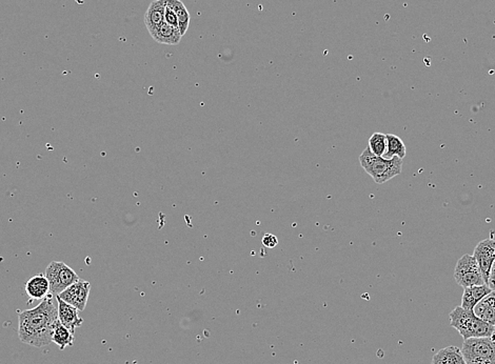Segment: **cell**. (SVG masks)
Returning <instances> with one entry per match:
<instances>
[{
  "mask_svg": "<svg viewBox=\"0 0 495 364\" xmlns=\"http://www.w3.org/2000/svg\"><path fill=\"white\" fill-rule=\"evenodd\" d=\"M51 295L44 298L37 307L21 312L18 315V335L21 343L35 347H46L53 343L54 327L59 319L57 307L54 305Z\"/></svg>",
  "mask_w": 495,
  "mask_h": 364,
  "instance_id": "cell-1",
  "label": "cell"
},
{
  "mask_svg": "<svg viewBox=\"0 0 495 364\" xmlns=\"http://www.w3.org/2000/svg\"><path fill=\"white\" fill-rule=\"evenodd\" d=\"M359 164L378 184L388 182L398 176L402 171V159L398 157L385 159L384 157L375 156L368 146L359 156Z\"/></svg>",
  "mask_w": 495,
  "mask_h": 364,
  "instance_id": "cell-2",
  "label": "cell"
},
{
  "mask_svg": "<svg viewBox=\"0 0 495 364\" xmlns=\"http://www.w3.org/2000/svg\"><path fill=\"white\" fill-rule=\"evenodd\" d=\"M450 325L460 334L464 340L469 338L491 337L495 327L485 323L471 309L456 307L449 314Z\"/></svg>",
  "mask_w": 495,
  "mask_h": 364,
  "instance_id": "cell-3",
  "label": "cell"
},
{
  "mask_svg": "<svg viewBox=\"0 0 495 364\" xmlns=\"http://www.w3.org/2000/svg\"><path fill=\"white\" fill-rule=\"evenodd\" d=\"M495 335L491 337L469 338L462 347L467 364H495Z\"/></svg>",
  "mask_w": 495,
  "mask_h": 364,
  "instance_id": "cell-4",
  "label": "cell"
},
{
  "mask_svg": "<svg viewBox=\"0 0 495 364\" xmlns=\"http://www.w3.org/2000/svg\"><path fill=\"white\" fill-rule=\"evenodd\" d=\"M44 276L47 277L50 283V291L52 295H59L70 285L77 282L80 277L73 269L62 261H53L48 265Z\"/></svg>",
  "mask_w": 495,
  "mask_h": 364,
  "instance_id": "cell-5",
  "label": "cell"
},
{
  "mask_svg": "<svg viewBox=\"0 0 495 364\" xmlns=\"http://www.w3.org/2000/svg\"><path fill=\"white\" fill-rule=\"evenodd\" d=\"M454 278L456 283L464 289L474 285H486L474 255L466 254L458 259L454 269Z\"/></svg>",
  "mask_w": 495,
  "mask_h": 364,
  "instance_id": "cell-6",
  "label": "cell"
},
{
  "mask_svg": "<svg viewBox=\"0 0 495 364\" xmlns=\"http://www.w3.org/2000/svg\"><path fill=\"white\" fill-rule=\"evenodd\" d=\"M91 291V283L88 281L78 280L77 282L70 285L68 289L57 295L64 303H69L72 307L82 312L86 309L88 296Z\"/></svg>",
  "mask_w": 495,
  "mask_h": 364,
  "instance_id": "cell-7",
  "label": "cell"
},
{
  "mask_svg": "<svg viewBox=\"0 0 495 364\" xmlns=\"http://www.w3.org/2000/svg\"><path fill=\"white\" fill-rule=\"evenodd\" d=\"M474 257L482 271L485 283L488 282L489 275L495 261V240L485 239L474 249Z\"/></svg>",
  "mask_w": 495,
  "mask_h": 364,
  "instance_id": "cell-8",
  "label": "cell"
},
{
  "mask_svg": "<svg viewBox=\"0 0 495 364\" xmlns=\"http://www.w3.org/2000/svg\"><path fill=\"white\" fill-rule=\"evenodd\" d=\"M56 298H57L58 319H59L60 323L69 329L72 334L75 333V329L82 327L84 323V319L80 318V314H78L80 311L70 305L69 303H64L58 296H56Z\"/></svg>",
  "mask_w": 495,
  "mask_h": 364,
  "instance_id": "cell-9",
  "label": "cell"
},
{
  "mask_svg": "<svg viewBox=\"0 0 495 364\" xmlns=\"http://www.w3.org/2000/svg\"><path fill=\"white\" fill-rule=\"evenodd\" d=\"M166 8V0H154L150 3L144 14V25L149 33L152 34L164 23Z\"/></svg>",
  "mask_w": 495,
  "mask_h": 364,
  "instance_id": "cell-10",
  "label": "cell"
},
{
  "mask_svg": "<svg viewBox=\"0 0 495 364\" xmlns=\"http://www.w3.org/2000/svg\"><path fill=\"white\" fill-rule=\"evenodd\" d=\"M26 291L30 298L34 300H44L48 296L51 295L49 280L44 275H36L26 283Z\"/></svg>",
  "mask_w": 495,
  "mask_h": 364,
  "instance_id": "cell-11",
  "label": "cell"
},
{
  "mask_svg": "<svg viewBox=\"0 0 495 364\" xmlns=\"http://www.w3.org/2000/svg\"><path fill=\"white\" fill-rule=\"evenodd\" d=\"M491 291H492V289L488 287V285H474V287H466L464 294H463L462 305L460 307L474 311L476 305Z\"/></svg>",
  "mask_w": 495,
  "mask_h": 364,
  "instance_id": "cell-12",
  "label": "cell"
},
{
  "mask_svg": "<svg viewBox=\"0 0 495 364\" xmlns=\"http://www.w3.org/2000/svg\"><path fill=\"white\" fill-rule=\"evenodd\" d=\"M474 314L485 323L495 327V291L483 298L474 309Z\"/></svg>",
  "mask_w": 495,
  "mask_h": 364,
  "instance_id": "cell-13",
  "label": "cell"
},
{
  "mask_svg": "<svg viewBox=\"0 0 495 364\" xmlns=\"http://www.w3.org/2000/svg\"><path fill=\"white\" fill-rule=\"evenodd\" d=\"M150 35L158 44H168V46H177L183 38L179 29L168 25L167 22H164L156 31L153 32Z\"/></svg>",
  "mask_w": 495,
  "mask_h": 364,
  "instance_id": "cell-14",
  "label": "cell"
},
{
  "mask_svg": "<svg viewBox=\"0 0 495 364\" xmlns=\"http://www.w3.org/2000/svg\"><path fill=\"white\" fill-rule=\"evenodd\" d=\"M431 364H467L462 349L456 347H447L433 356Z\"/></svg>",
  "mask_w": 495,
  "mask_h": 364,
  "instance_id": "cell-15",
  "label": "cell"
},
{
  "mask_svg": "<svg viewBox=\"0 0 495 364\" xmlns=\"http://www.w3.org/2000/svg\"><path fill=\"white\" fill-rule=\"evenodd\" d=\"M167 6L176 14L178 18V28L180 35H186L190 25V13L182 0H166Z\"/></svg>",
  "mask_w": 495,
  "mask_h": 364,
  "instance_id": "cell-16",
  "label": "cell"
},
{
  "mask_svg": "<svg viewBox=\"0 0 495 364\" xmlns=\"http://www.w3.org/2000/svg\"><path fill=\"white\" fill-rule=\"evenodd\" d=\"M386 137H387V149L382 157L385 159H392L393 157L404 159L407 153L404 142L393 134H386Z\"/></svg>",
  "mask_w": 495,
  "mask_h": 364,
  "instance_id": "cell-17",
  "label": "cell"
},
{
  "mask_svg": "<svg viewBox=\"0 0 495 364\" xmlns=\"http://www.w3.org/2000/svg\"><path fill=\"white\" fill-rule=\"evenodd\" d=\"M52 341H53L56 345H58L59 349L62 351V349H66V347L73 345L74 334H72L69 329H66V327L62 325L60 321L58 320L57 323H56L55 327H54Z\"/></svg>",
  "mask_w": 495,
  "mask_h": 364,
  "instance_id": "cell-18",
  "label": "cell"
},
{
  "mask_svg": "<svg viewBox=\"0 0 495 364\" xmlns=\"http://www.w3.org/2000/svg\"><path fill=\"white\" fill-rule=\"evenodd\" d=\"M368 148L375 156L382 157L387 149V137L382 133H374L368 142Z\"/></svg>",
  "mask_w": 495,
  "mask_h": 364,
  "instance_id": "cell-19",
  "label": "cell"
},
{
  "mask_svg": "<svg viewBox=\"0 0 495 364\" xmlns=\"http://www.w3.org/2000/svg\"><path fill=\"white\" fill-rule=\"evenodd\" d=\"M165 22H167L168 25L172 26V27L178 28V18H177L176 14L167 6L166 13H165Z\"/></svg>",
  "mask_w": 495,
  "mask_h": 364,
  "instance_id": "cell-20",
  "label": "cell"
},
{
  "mask_svg": "<svg viewBox=\"0 0 495 364\" xmlns=\"http://www.w3.org/2000/svg\"><path fill=\"white\" fill-rule=\"evenodd\" d=\"M261 242H263V245H265V247L273 249V247H277V243H279V239H277V237L274 236V235L267 234L263 237Z\"/></svg>",
  "mask_w": 495,
  "mask_h": 364,
  "instance_id": "cell-21",
  "label": "cell"
},
{
  "mask_svg": "<svg viewBox=\"0 0 495 364\" xmlns=\"http://www.w3.org/2000/svg\"><path fill=\"white\" fill-rule=\"evenodd\" d=\"M488 287H490L492 291H495V261L493 263L492 269H491L490 275H489L488 282H487Z\"/></svg>",
  "mask_w": 495,
  "mask_h": 364,
  "instance_id": "cell-22",
  "label": "cell"
}]
</instances>
